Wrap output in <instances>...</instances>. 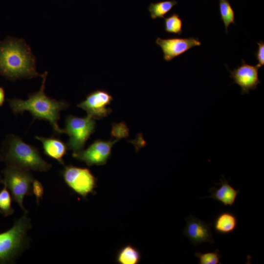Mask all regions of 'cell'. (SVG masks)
I'll return each instance as SVG.
<instances>
[{
	"mask_svg": "<svg viewBox=\"0 0 264 264\" xmlns=\"http://www.w3.org/2000/svg\"><path fill=\"white\" fill-rule=\"evenodd\" d=\"M62 176L67 185L84 198L92 193L96 187V178L88 169L66 166Z\"/></svg>",
	"mask_w": 264,
	"mask_h": 264,
	"instance_id": "cell-7",
	"label": "cell"
},
{
	"mask_svg": "<svg viewBox=\"0 0 264 264\" xmlns=\"http://www.w3.org/2000/svg\"><path fill=\"white\" fill-rule=\"evenodd\" d=\"M140 259L139 251L134 246L127 245L119 251L116 261L121 264H137Z\"/></svg>",
	"mask_w": 264,
	"mask_h": 264,
	"instance_id": "cell-16",
	"label": "cell"
},
{
	"mask_svg": "<svg viewBox=\"0 0 264 264\" xmlns=\"http://www.w3.org/2000/svg\"><path fill=\"white\" fill-rule=\"evenodd\" d=\"M260 67L258 64L251 65L242 60L241 65L233 70H229L230 78L233 79L234 83L241 88L242 94L249 93L250 90H255L261 83L258 75Z\"/></svg>",
	"mask_w": 264,
	"mask_h": 264,
	"instance_id": "cell-11",
	"label": "cell"
},
{
	"mask_svg": "<svg viewBox=\"0 0 264 264\" xmlns=\"http://www.w3.org/2000/svg\"><path fill=\"white\" fill-rule=\"evenodd\" d=\"M112 135L116 138H120L128 136L129 130L124 123L114 124L111 130Z\"/></svg>",
	"mask_w": 264,
	"mask_h": 264,
	"instance_id": "cell-22",
	"label": "cell"
},
{
	"mask_svg": "<svg viewBox=\"0 0 264 264\" xmlns=\"http://www.w3.org/2000/svg\"><path fill=\"white\" fill-rule=\"evenodd\" d=\"M195 256L199 260V264H221L220 261L221 256L220 254V250L218 249L213 252H196L195 253Z\"/></svg>",
	"mask_w": 264,
	"mask_h": 264,
	"instance_id": "cell-21",
	"label": "cell"
},
{
	"mask_svg": "<svg viewBox=\"0 0 264 264\" xmlns=\"http://www.w3.org/2000/svg\"><path fill=\"white\" fill-rule=\"evenodd\" d=\"M36 58L22 39L7 37L0 42V75L15 81L42 76L36 71Z\"/></svg>",
	"mask_w": 264,
	"mask_h": 264,
	"instance_id": "cell-1",
	"label": "cell"
},
{
	"mask_svg": "<svg viewBox=\"0 0 264 264\" xmlns=\"http://www.w3.org/2000/svg\"><path fill=\"white\" fill-rule=\"evenodd\" d=\"M5 101V91L3 87H0V107H1Z\"/></svg>",
	"mask_w": 264,
	"mask_h": 264,
	"instance_id": "cell-25",
	"label": "cell"
},
{
	"mask_svg": "<svg viewBox=\"0 0 264 264\" xmlns=\"http://www.w3.org/2000/svg\"><path fill=\"white\" fill-rule=\"evenodd\" d=\"M155 44L161 47L163 53V59L167 62L183 54L193 47L201 45L198 39L194 37H174L164 39L158 37Z\"/></svg>",
	"mask_w": 264,
	"mask_h": 264,
	"instance_id": "cell-10",
	"label": "cell"
},
{
	"mask_svg": "<svg viewBox=\"0 0 264 264\" xmlns=\"http://www.w3.org/2000/svg\"><path fill=\"white\" fill-rule=\"evenodd\" d=\"M219 11L225 28V32L227 33L229 25L235 24V13L228 0H219Z\"/></svg>",
	"mask_w": 264,
	"mask_h": 264,
	"instance_id": "cell-18",
	"label": "cell"
},
{
	"mask_svg": "<svg viewBox=\"0 0 264 264\" xmlns=\"http://www.w3.org/2000/svg\"><path fill=\"white\" fill-rule=\"evenodd\" d=\"M214 231L219 234L227 235L235 231L238 225L236 215L230 211H223L218 214L213 222Z\"/></svg>",
	"mask_w": 264,
	"mask_h": 264,
	"instance_id": "cell-15",
	"label": "cell"
},
{
	"mask_svg": "<svg viewBox=\"0 0 264 264\" xmlns=\"http://www.w3.org/2000/svg\"><path fill=\"white\" fill-rule=\"evenodd\" d=\"M95 119L87 115L86 117L68 116L66 119L65 133L69 136L68 148L78 152L83 149L86 141L94 132Z\"/></svg>",
	"mask_w": 264,
	"mask_h": 264,
	"instance_id": "cell-6",
	"label": "cell"
},
{
	"mask_svg": "<svg viewBox=\"0 0 264 264\" xmlns=\"http://www.w3.org/2000/svg\"><path fill=\"white\" fill-rule=\"evenodd\" d=\"M222 177L223 179H220V183H215L220 187L218 188L215 187L210 188L209 192L211 195L206 198H212L225 206H232L240 194V190H236L228 183V180L226 179L223 176Z\"/></svg>",
	"mask_w": 264,
	"mask_h": 264,
	"instance_id": "cell-13",
	"label": "cell"
},
{
	"mask_svg": "<svg viewBox=\"0 0 264 264\" xmlns=\"http://www.w3.org/2000/svg\"><path fill=\"white\" fill-rule=\"evenodd\" d=\"M35 138L42 142L44 154L64 164L63 157L66 154L67 148L64 142L54 137L36 136Z\"/></svg>",
	"mask_w": 264,
	"mask_h": 264,
	"instance_id": "cell-14",
	"label": "cell"
},
{
	"mask_svg": "<svg viewBox=\"0 0 264 264\" xmlns=\"http://www.w3.org/2000/svg\"><path fill=\"white\" fill-rule=\"evenodd\" d=\"M44 192L43 184L39 180L34 179L32 183V193L35 196L38 204L43 198Z\"/></svg>",
	"mask_w": 264,
	"mask_h": 264,
	"instance_id": "cell-23",
	"label": "cell"
},
{
	"mask_svg": "<svg viewBox=\"0 0 264 264\" xmlns=\"http://www.w3.org/2000/svg\"><path fill=\"white\" fill-rule=\"evenodd\" d=\"M258 48L255 53L256 59L258 62V65L261 66L264 65V42L263 41L257 43Z\"/></svg>",
	"mask_w": 264,
	"mask_h": 264,
	"instance_id": "cell-24",
	"label": "cell"
},
{
	"mask_svg": "<svg viewBox=\"0 0 264 264\" xmlns=\"http://www.w3.org/2000/svg\"><path fill=\"white\" fill-rule=\"evenodd\" d=\"M164 29L166 32L180 35L182 33V21L179 15L173 13L164 17Z\"/></svg>",
	"mask_w": 264,
	"mask_h": 264,
	"instance_id": "cell-19",
	"label": "cell"
},
{
	"mask_svg": "<svg viewBox=\"0 0 264 264\" xmlns=\"http://www.w3.org/2000/svg\"><path fill=\"white\" fill-rule=\"evenodd\" d=\"M117 141L95 140L86 150L73 153L72 156L88 166L104 165L110 156L113 145Z\"/></svg>",
	"mask_w": 264,
	"mask_h": 264,
	"instance_id": "cell-9",
	"label": "cell"
},
{
	"mask_svg": "<svg viewBox=\"0 0 264 264\" xmlns=\"http://www.w3.org/2000/svg\"><path fill=\"white\" fill-rule=\"evenodd\" d=\"M2 159V156L1 155L0 153V161ZM3 180L1 177L0 176V183L3 184Z\"/></svg>",
	"mask_w": 264,
	"mask_h": 264,
	"instance_id": "cell-26",
	"label": "cell"
},
{
	"mask_svg": "<svg viewBox=\"0 0 264 264\" xmlns=\"http://www.w3.org/2000/svg\"><path fill=\"white\" fill-rule=\"evenodd\" d=\"M12 198L7 187L4 185L3 188L0 191V213L4 217L11 215L14 212L11 205Z\"/></svg>",
	"mask_w": 264,
	"mask_h": 264,
	"instance_id": "cell-20",
	"label": "cell"
},
{
	"mask_svg": "<svg viewBox=\"0 0 264 264\" xmlns=\"http://www.w3.org/2000/svg\"><path fill=\"white\" fill-rule=\"evenodd\" d=\"M2 159L7 166L27 171L46 172L51 167V165L42 157L37 148L14 135L8 139Z\"/></svg>",
	"mask_w": 264,
	"mask_h": 264,
	"instance_id": "cell-3",
	"label": "cell"
},
{
	"mask_svg": "<svg viewBox=\"0 0 264 264\" xmlns=\"http://www.w3.org/2000/svg\"><path fill=\"white\" fill-rule=\"evenodd\" d=\"M4 178L3 184L11 192L13 200L21 208L27 211L23 206V199L26 196H31L32 183L34 178L29 171L7 166L2 171Z\"/></svg>",
	"mask_w": 264,
	"mask_h": 264,
	"instance_id": "cell-5",
	"label": "cell"
},
{
	"mask_svg": "<svg viewBox=\"0 0 264 264\" xmlns=\"http://www.w3.org/2000/svg\"><path fill=\"white\" fill-rule=\"evenodd\" d=\"M27 213L24 212L11 228L0 233V264L12 262L28 246L27 232L31 224Z\"/></svg>",
	"mask_w": 264,
	"mask_h": 264,
	"instance_id": "cell-4",
	"label": "cell"
},
{
	"mask_svg": "<svg viewBox=\"0 0 264 264\" xmlns=\"http://www.w3.org/2000/svg\"><path fill=\"white\" fill-rule=\"evenodd\" d=\"M185 220L186 225L183 235L195 246L203 242L214 243L211 231L212 223L205 222L192 215L185 218Z\"/></svg>",
	"mask_w": 264,
	"mask_h": 264,
	"instance_id": "cell-12",
	"label": "cell"
},
{
	"mask_svg": "<svg viewBox=\"0 0 264 264\" xmlns=\"http://www.w3.org/2000/svg\"><path fill=\"white\" fill-rule=\"evenodd\" d=\"M177 3V2L175 0L151 3L148 7L151 18L153 20L157 18H164L165 15Z\"/></svg>",
	"mask_w": 264,
	"mask_h": 264,
	"instance_id": "cell-17",
	"label": "cell"
},
{
	"mask_svg": "<svg viewBox=\"0 0 264 264\" xmlns=\"http://www.w3.org/2000/svg\"><path fill=\"white\" fill-rule=\"evenodd\" d=\"M112 100V97L108 91L97 89L88 94L77 107L85 110L88 116L99 119L107 116L111 112L110 108L107 106Z\"/></svg>",
	"mask_w": 264,
	"mask_h": 264,
	"instance_id": "cell-8",
	"label": "cell"
},
{
	"mask_svg": "<svg viewBox=\"0 0 264 264\" xmlns=\"http://www.w3.org/2000/svg\"><path fill=\"white\" fill-rule=\"evenodd\" d=\"M47 72L42 75L43 81L40 89L28 95L25 100L14 98L7 99L10 107L15 114H22L29 111L34 119L44 120L49 122L57 133H65L58 125L60 112L68 106L65 101H58L47 96L44 92L45 83Z\"/></svg>",
	"mask_w": 264,
	"mask_h": 264,
	"instance_id": "cell-2",
	"label": "cell"
}]
</instances>
